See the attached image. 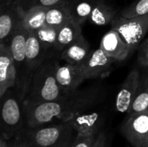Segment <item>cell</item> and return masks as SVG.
Listing matches in <instances>:
<instances>
[{
	"instance_id": "cell-33",
	"label": "cell",
	"mask_w": 148,
	"mask_h": 147,
	"mask_svg": "<svg viewBox=\"0 0 148 147\" xmlns=\"http://www.w3.org/2000/svg\"><path fill=\"white\" fill-rule=\"evenodd\" d=\"M127 147H130V146H127Z\"/></svg>"
},
{
	"instance_id": "cell-8",
	"label": "cell",
	"mask_w": 148,
	"mask_h": 147,
	"mask_svg": "<svg viewBox=\"0 0 148 147\" xmlns=\"http://www.w3.org/2000/svg\"><path fill=\"white\" fill-rule=\"evenodd\" d=\"M114 59L107 55L99 48L92 50L87 59L80 65L85 80L103 78L109 75Z\"/></svg>"
},
{
	"instance_id": "cell-21",
	"label": "cell",
	"mask_w": 148,
	"mask_h": 147,
	"mask_svg": "<svg viewBox=\"0 0 148 147\" xmlns=\"http://www.w3.org/2000/svg\"><path fill=\"white\" fill-rule=\"evenodd\" d=\"M96 0H69L72 19L82 25L88 21Z\"/></svg>"
},
{
	"instance_id": "cell-29",
	"label": "cell",
	"mask_w": 148,
	"mask_h": 147,
	"mask_svg": "<svg viewBox=\"0 0 148 147\" xmlns=\"http://www.w3.org/2000/svg\"><path fill=\"white\" fill-rule=\"evenodd\" d=\"M92 147H106V135L103 131H101L97 134Z\"/></svg>"
},
{
	"instance_id": "cell-31",
	"label": "cell",
	"mask_w": 148,
	"mask_h": 147,
	"mask_svg": "<svg viewBox=\"0 0 148 147\" xmlns=\"http://www.w3.org/2000/svg\"><path fill=\"white\" fill-rule=\"evenodd\" d=\"M72 141H73V139H69V140H67V141H64V142H62V143L59 144L58 146H55V147H69L70 144L72 143Z\"/></svg>"
},
{
	"instance_id": "cell-2",
	"label": "cell",
	"mask_w": 148,
	"mask_h": 147,
	"mask_svg": "<svg viewBox=\"0 0 148 147\" xmlns=\"http://www.w3.org/2000/svg\"><path fill=\"white\" fill-rule=\"evenodd\" d=\"M57 63L55 56H49L35 71L29 81L24 101L31 103L49 102L64 96L56 76Z\"/></svg>"
},
{
	"instance_id": "cell-3",
	"label": "cell",
	"mask_w": 148,
	"mask_h": 147,
	"mask_svg": "<svg viewBox=\"0 0 148 147\" xmlns=\"http://www.w3.org/2000/svg\"><path fill=\"white\" fill-rule=\"evenodd\" d=\"M1 136L10 140L15 138L25 126L23 111V98L16 89L8 90L1 98Z\"/></svg>"
},
{
	"instance_id": "cell-17",
	"label": "cell",
	"mask_w": 148,
	"mask_h": 147,
	"mask_svg": "<svg viewBox=\"0 0 148 147\" xmlns=\"http://www.w3.org/2000/svg\"><path fill=\"white\" fill-rule=\"evenodd\" d=\"M82 36V25L73 19L69 20L59 29L57 43L55 50L61 53L66 47L75 42Z\"/></svg>"
},
{
	"instance_id": "cell-1",
	"label": "cell",
	"mask_w": 148,
	"mask_h": 147,
	"mask_svg": "<svg viewBox=\"0 0 148 147\" xmlns=\"http://www.w3.org/2000/svg\"><path fill=\"white\" fill-rule=\"evenodd\" d=\"M102 97V90L96 86L76 90L59 100L49 102L31 103L23 101L24 125L35 128L52 123L54 120H70L97 104Z\"/></svg>"
},
{
	"instance_id": "cell-26",
	"label": "cell",
	"mask_w": 148,
	"mask_h": 147,
	"mask_svg": "<svg viewBox=\"0 0 148 147\" xmlns=\"http://www.w3.org/2000/svg\"><path fill=\"white\" fill-rule=\"evenodd\" d=\"M98 133H76L75 139L72 141L69 147H92Z\"/></svg>"
},
{
	"instance_id": "cell-16",
	"label": "cell",
	"mask_w": 148,
	"mask_h": 147,
	"mask_svg": "<svg viewBox=\"0 0 148 147\" xmlns=\"http://www.w3.org/2000/svg\"><path fill=\"white\" fill-rule=\"evenodd\" d=\"M29 31L22 23L11 36L8 43L16 65L20 66L25 63V50Z\"/></svg>"
},
{
	"instance_id": "cell-4",
	"label": "cell",
	"mask_w": 148,
	"mask_h": 147,
	"mask_svg": "<svg viewBox=\"0 0 148 147\" xmlns=\"http://www.w3.org/2000/svg\"><path fill=\"white\" fill-rule=\"evenodd\" d=\"M24 131L29 140L36 147H55L59 144L73 139L75 132L71 120L62 121L59 124H52L47 126L27 128Z\"/></svg>"
},
{
	"instance_id": "cell-20",
	"label": "cell",
	"mask_w": 148,
	"mask_h": 147,
	"mask_svg": "<svg viewBox=\"0 0 148 147\" xmlns=\"http://www.w3.org/2000/svg\"><path fill=\"white\" fill-rule=\"evenodd\" d=\"M48 8L33 6L23 10V23L28 31H36L46 24V11Z\"/></svg>"
},
{
	"instance_id": "cell-14",
	"label": "cell",
	"mask_w": 148,
	"mask_h": 147,
	"mask_svg": "<svg viewBox=\"0 0 148 147\" xmlns=\"http://www.w3.org/2000/svg\"><path fill=\"white\" fill-rule=\"evenodd\" d=\"M92 49L89 43L82 36L75 42L66 47L60 53V57L66 63L81 65L87 59Z\"/></svg>"
},
{
	"instance_id": "cell-19",
	"label": "cell",
	"mask_w": 148,
	"mask_h": 147,
	"mask_svg": "<svg viewBox=\"0 0 148 147\" xmlns=\"http://www.w3.org/2000/svg\"><path fill=\"white\" fill-rule=\"evenodd\" d=\"M72 19L69 0L62 4L52 6L46 11V24L60 29L62 25Z\"/></svg>"
},
{
	"instance_id": "cell-25",
	"label": "cell",
	"mask_w": 148,
	"mask_h": 147,
	"mask_svg": "<svg viewBox=\"0 0 148 147\" xmlns=\"http://www.w3.org/2000/svg\"><path fill=\"white\" fill-rule=\"evenodd\" d=\"M68 0H19L17 1L23 10L33 7V6H42L45 8H49L52 6L62 4Z\"/></svg>"
},
{
	"instance_id": "cell-11",
	"label": "cell",
	"mask_w": 148,
	"mask_h": 147,
	"mask_svg": "<svg viewBox=\"0 0 148 147\" xmlns=\"http://www.w3.org/2000/svg\"><path fill=\"white\" fill-rule=\"evenodd\" d=\"M56 76L63 95L76 91L79 86L85 81L80 65H72L69 63L60 65L58 62L56 69Z\"/></svg>"
},
{
	"instance_id": "cell-7",
	"label": "cell",
	"mask_w": 148,
	"mask_h": 147,
	"mask_svg": "<svg viewBox=\"0 0 148 147\" xmlns=\"http://www.w3.org/2000/svg\"><path fill=\"white\" fill-rule=\"evenodd\" d=\"M23 10L17 1L1 2L0 42L9 43L15 30L23 23Z\"/></svg>"
},
{
	"instance_id": "cell-22",
	"label": "cell",
	"mask_w": 148,
	"mask_h": 147,
	"mask_svg": "<svg viewBox=\"0 0 148 147\" xmlns=\"http://www.w3.org/2000/svg\"><path fill=\"white\" fill-rule=\"evenodd\" d=\"M148 110V75L141 81L138 92L132 102V105L127 114L142 113Z\"/></svg>"
},
{
	"instance_id": "cell-15",
	"label": "cell",
	"mask_w": 148,
	"mask_h": 147,
	"mask_svg": "<svg viewBox=\"0 0 148 147\" xmlns=\"http://www.w3.org/2000/svg\"><path fill=\"white\" fill-rule=\"evenodd\" d=\"M70 120L76 133H99L101 132L100 129L104 122L103 116L99 113H82L73 117Z\"/></svg>"
},
{
	"instance_id": "cell-27",
	"label": "cell",
	"mask_w": 148,
	"mask_h": 147,
	"mask_svg": "<svg viewBox=\"0 0 148 147\" xmlns=\"http://www.w3.org/2000/svg\"><path fill=\"white\" fill-rule=\"evenodd\" d=\"M12 147H36L25 133L24 128L14 138Z\"/></svg>"
},
{
	"instance_id": "cell-9",
	"label": "cell",
	"mask_w": 148,
	"mask_h": 147,
	"mask_svg": "<svg viewBox=\"0 0 148 147\" xmlns=\"http://www.w3.org/2000/svg\"><path fill=\"white\" fill-rule=\"evenodd\" d=\"M16 65L9 45L0 42V98L17 84Z\"/></svg>"
},
{
	"instance_id": "cell-5",
	"label": "cell",
	"mask_w": 148,
	"mask_h": 147,
	"mask_svg": "<svg viewBox=\"0 0 148 147\" xmlns=\"http://www.w3.org/2000/svg\"><path fill=\"white\" fill-rule=\"evenodd\" d=\"M110 24L111 29L121 35L133 52L147 33L148 15L132 18H127L121 15L116 16Z\"/></svg>"
},
{
	"instance_id": "cell-28",
	"label": "cell",
	"mask_w": 148,
	"mask_h": 147,
	"mask_svg": "<svg viewBox=\"0 0 148 147\" xmlns=\"http://www.w3.org/2000/svg\"><path fill=\"white\" fill-rule=\"evenodd\" d=\"M138 62L141 67H148V38L139 47Z\"/></svg>"
},
{
	"instance_id": "cell-13",
	"label": "cell",
	"mask_w": 148,
	"mask_h": 147,
	"mask_svg": "<svg viewBox=\"0 0 148 147\" xmlns=\"http://www.w3.org/2000/svg\"><path fill=\"white\" fill-rule=\"evenodd\" d=\"M34 32L29 31L25 50V64L29 70L36 71L49 56Z\"/></svg>"
},
{
	"instance_id": "cell-12",
	"label": "cell",
	"mask_w": 148,
	"mask_h": 147,
	"mask_svg": "<svg viewBox=\"0 0 148 147\" xmlns=\"http://www.w3.org/2000/svg\"><path fill=\"white\" fill-rule=\"evenodd\" d=\"M100 48L107 55L115 61H124L132 53L128 44L123 40L121 35L113 29L102 36Z\"/></svg>"
},
{
	"instance_id": "cell-6",
	"label": "cell",
	"mask_w": 148,
	"mask_h": 147,
	"mask_svg": "<svg viewBox=\"0 0 148 147\" xmlns=\"http://www.w3.org/2000/svg\"><path fill=\"white\" fill-rule=\"evenodd\" d=\"M121 133L134 147H148V110L127 114Z\"/></svg>"
},
{
	"instance_id": "cell-34",
	"label": "cell",
	"mask_w": 148,
	"mask_h": 147,
	"mask_svg": "<svg viewBox=\"0 0 148 147\" xmlns=\"http://www.w3.org/2000/svg\"><path fill=\"white\" fill-rule=\"evenodd\" d=\"M147 75H148V73H147Z\"/></svg>"
},
{
	"instance_id": "cell-23",
	"label": "cell",
	"mask_w": 148,
	"mask_h": 147,
	"mask_svg": "<svg viewBox=\"0 0 148 147\" xmlns=\"http://www.w3.org/2000/svg\"><path fill=\"white\" fill-rule=\"evenodd\" d=\"M58 31L59 29L56 27H52L50 25L45 24L37 30L34 31L35 35L43 45L44 49L49 51L50 49H54L57 43V37H58Z\"/></svg>"
},
{
	"instance_id": "cell-24",
	"label": "cell",
	"mask_w": 148,
	"mask_h": 147,
	"mask_svg": "<svg viewBox=\"0 0 148 147\" xmlns=\"http://www.w3.org/2000/svg\"><path fill=\"white\" fill-rule=\"evenodd\" d=\"M120 15L127 18L148 15V0H138L133 3L125 8Z\"/></svg>"
},
{
	"instance_id": "cell-18",
	"label": "cell",
	"mask_w": 148,
	"mask_h": 147,
	"mask_svg": "<svg viewBox=\"0 0 148 147\" xmlns=\"http://www.w3.org/2000/svg\"><path fill=\"white\" fill-rule=\"evenodd\" d=\"M116 16L114 8L108 4L104 0H96L88 21L93 24L104 26L110 24Z\"/></svg>"
},
{
	"instance_id": "cell-30",
	"label": "cell",
	"mask_w": 148,
	"mask_h": 147,
	"mask_svg": "<svg viewBox=\"0 0 148 147\" xmlns=\"http://www.w3.org/2000/svg\"><path fill=\"white\" fill-rule=\"evenodd\" d=\"M9 140L5 139L3 137L1 136V139H0V147H12V143L9 144L8 143Z\"/></svg>"
},
{
	"instance_id": "cell-32",
	"label": "cell",
	"mask_w": 148,
	"mask_h": 147,
	"mask_svg": "<svg viewBox=\"0 0 148 147\" xmlns=\"http://www.w3.org/2000/svg\"><path fill=\"white\" fill-rule=\"evenodd\" d=\"M1 2H11V1H19V0H0Z\"/></svg>"
},
{
	"instance_id": "cell-10",
	"label": "cell",
	"mask_w": 148,
	"mask_h": 147,
	"mask_svg": "<svg viewBox=\"0 0 148 147\" xmlns=\"http://www.w3.org/2000/svg\"><path fill=\"white\" fill-rule=\"evenodd\" d=\"M140 74L137 69H133L122 82L116 95L115 108L121 113H127L132 102L140 85Z\"/></svg>"
}]
</instances>
